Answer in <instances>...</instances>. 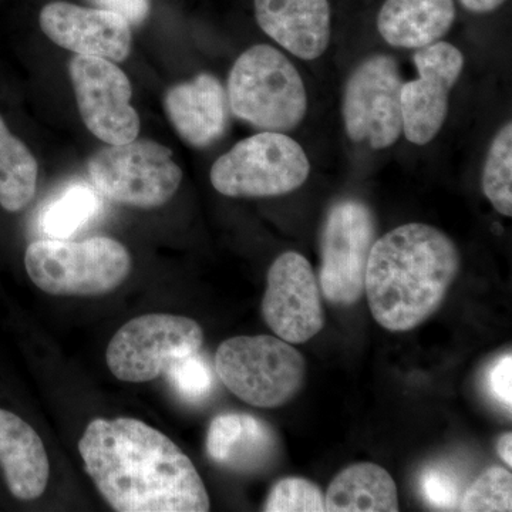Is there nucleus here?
I'll list each match as a JSON object with an SVG mask.
<instances>
[{
	"mask_svg": "<svg viewBox=\"0 0 512 512\" xmlns=\"http://www.w3.org/2000/svg\"><path fill=\"white\" fill-rule=\"evenodd\" d=\"M79 451L87 474L116 511H210L207 488L190 458L143 421L94 419Z\"/></svg>",
	"mask_w": 512,
	"mask_h": 512,
	"instance_id": "f257e3e1",
	"label": "nucleus"
},
{
	"mask_svg": "<svg viewBox=\"0 0 512 512\" xmlns=\"http://www.w3.org/2000/svg\"><path fill=\"white\" fill-rule=\"evenodd\" d=\"M461 268L453 239L431 225H400L376 239L367 261L365 293L382 328L407 332L446 299Z\"/></svg>",
	"mask_w": 512,
	"mask_h": 512,
	"instance_id": "f03ea898",
	"label": "nucleus"
},
{
	"mask_svg": "<svg viewBox=\"0 0 512 512\" xmlns=\"http://www.w3.org/2000/svg\"><path fill=\"white\" fill-rule=\"evenodd\" d=\"M227 96L234 116L262 131H291L308 111L301 74L269 45L249 47L238 57L229 72Z\"/></svg>",
	"mask_w": 512,
	"mask_h": 512,
	"instance_id": "7ed1b4c3",
	"label": "nucleus"
},
{
	"mask_svg": "<svg viewBox=\"0 0 512 512\" xmlns=\"http://www.w3.org/2000/svg\"><path fill=\"white\" fill-rule=\"evenodd\" d=\"M33 284L55 296H99L119 288L131 271V256L116 239L82 242L40 239L25 254Z\"/></svg>",
	"mask_w": 512,
	"mask_h": 512,
	"instance_id": "20e7f679",
	"label": "nucleus"
},
{
	"mask_svg": "<svg viewBox=\"0 0 512 512\" xmlns=\"http://www.w3.org/2000/svg\"><path fill=\"white\" fill-rule=\"evenodd\" d=\"M215 370L229 392L264 409L296 396L305 379V360L291 343L275 336H237L221 343Z\"/></svg>",
	"mask_w": 512,
	"mask_h": 512,
	"instance_id": "39448f33",
	"label": "nucleus"
},
{
	"mask_svg": "<svg viewBox=\"0 0 512 512\" xmlns=\"http://www.w3.org/2000/svg\"><path fill=\"white\" fill-rule=\"evenodd\" d=\"M311 163L301 144L276 131H261L235 144L212 165V187L225 197L269 198L301 188Z\"/></svg>",
	"mask_w": 512,
	"mask_h": 512,
	"instance_id": "423d86ee",
	"label": "nucleus"
},
{
	"mask_svg": "<svg viewBox=\"0 0 512 512\" xmlns=\"http://www.w3.org/2000/svg\"><path fill=\"white\" fill-rule=\"evenodd\" d=\"M87 168L100 195L143 210L167 204L183 181L173 151L151 140L109 144L90 158Z\"/></svg>",
	"mask_w": 512,
	"mask_h": 512,
	"instance_id": "0eeeda50",
	"label": "nucleus"
},
{
	"mask_svg": "<svg viewBox=\"0 0 512 512\" xmlns=\"http://www.w3.org/2000/svg\"><path fill=\"white\" fill-rule=\"evenodd\" d=\"M202 342L204 332L195 320L148 313L117 330L107 348V366L121 382H151L175 360L200 352Z\"/></svg>",
	"mask_w": 512,
	"mask_h": 512,
	"instance_id": "6e6552de",
	"label": "nucleus"
},
{
	"mask_svg": "<svg viewBox=\"0 0 512 512\" xmlns=\"http://www.w3.org/2000/svg\"><path fill=\"white\" fill-rule=\"evenodd\" d=\"M399 64L389 55L367 57L350 74L343 93L346 134L373 150L392 147L402 136Z\"/></svg>",
	"mask_w": 512,
	"mask_h": 512,
	"instance_id": "1a4fd4ad",
	"label": "nucleus"
},
{
	"mask_svg": "<svg viewBox=\"0 0 512 512\" xmlns=\"http://www.w3.org/2000/svg\"><path fill=\"white\" fill-rule=\"evenodd\" d=\"M375 241V218L367 205L356 200L333 205L323 228L319 272L320 291L329 302L350 306L362 298Z\"/></svg>",
	"mask_w": 512,
	"mask_h": 512,
	"instance_id": "9d476101",
	"label": "nucleus"
},
{
	"mask_svg": "<svg viewBox=\"0 0 512 512\" xmlns=\"http://www.w3.org/2000/svg\"><path fill=\"white\" fill-rule=\"evenodd\" d=\"M77 107L90 133L110 146L136 140L140 117L131 106V83L123 70L101 57L76 55L69 63Z\"/></svg>",
	"mask_w": 512,
	"mask_h": 512,
	"instance_id": "9b49d317",
	"label": "nucleus"
},
{
	"mask_svg": "<svg viewBox=\"0 0 512 512\" xmlns=\"http://www.w3.org/2000/svg\"><path fill=\"white\" fill-rule=\"evenodd\" d=\"M262 315L278 338L302 345L325 326L322 291L312 265L295 251L275 259L266 276Z\"/></svg>",
	"mask_w": 512,
	"mask_h": 512,
	"instance_id": "f8f14e48",
	"label": "nucleus"
},
{
	"mask_svg": "<svg viewBox=\"0 0 512 512\" xmlns=\"http://www.w3.org/2000/svg\"><path fill=\"white\" fill-rule=\"evenodd\" d=\"M419 77L402 84V133L416 146H426L440 133L448 116L450 93L464 69V55L448 42L416 50Z\"/></svg>",
	"mask_w": 512,
	"mask_h": 512,
	"instance_id": "ddd939ff",
	"label": "nucleus"
},
{
	"mask_svg": "<svg viewBox=\"0 0 512 512\" xmlns=\"http://www.w3.org/2000/svg\"><path fill=\"white\" fill-rule=\"evenodd\" d=\"M43 33L76 55L124 62L131 50V25L117 13L67 2L47 3L39 16Z\"/></svg>",
	"mask_w": 512,
	"mask_h": 512,
	"instance_id": "4468645a",
	"label": "nucleus"
},
{
	"mask_svg": "<svg viewBox=\"0 0 512 512\" xmlns=\"http://www.w3.org/2000/svg\"><path fill=\"white\" fill-rule=\"evenodd\" d=\"M259 28L298 59H319L332 35L328 0H254Z\"/></svg>",
	"mask_w": 512,
	"mask_h": 512,
	"instance_id": "2eb2a0df",
	"label": "nucleus"
},
{
	"mask_svg": "<svg viewBox=\"0 0 512 512\" xmlns=\"http://www.w3.org/2000/svg\"><path fill=\"white\" fill-rule=\"evenodd\" d=\"M164 109L178 136L192 147L211 146L227 130L228 96L214 74L200 73L170 87Z\"/></svg>",
	"mask_w": 512,
	"mask_h": 512,
	"instance_id": "dca6fc26",
	"label": "nucleus"
},
{
	"mask_svg": "<svg viewBox=\"0 0 512 512\" xmlns=\"http://www.w3.org/2000/svg\"><path fill=\"white\" fill-rule=\"evenodd\" d=\"M278 439L266 421L245 413H224L211 421L207 454L214 463L237 471L255 473L274 460Z\"/></svg>",
	"mask_w": 512,
	"mask_h": 512,
	"instance_id": "f3484780",
	"label": "nucleus"
},
{
	"mask_svg": "<svg viewBox=\"0 0 512 512\" xmlns=\"http://www.w3.org/2000/svg\"><path fill=\"white\" fill-rule=\"evenodd\" d=\"M0 466L18 500H36L46 491L49 457L39 434L15 413L0 409Z\"/></svg>",
	"mask_w": 512,
	"mask_h": 512,
	"instance_id": "a211bd4d",
	"label": "nucleus"
},
{
	"mask_svg": "<svg viewBox=\"0 0 512 512\" xmlns=\"http://www.w3.org/2000/svg\"><path fill=\"white\" fill-rule=\"evenodd\" d=\"M454 20V0H386L377 15V30L387 45L419 50L440 42Z\"/></svg>",
	"mask_w": 512,
	"mask_h": 512,
	"instance_id": "6ab92c4d",
	"label": "nucleus"
},
{
	"mask_svg": "<svg viewBox=\"0 0 512 512\" xmlns=\"http://www.w3.org/2000/svg\"><path fill=\"white\" fill-rule=\"evenodd\" d=\"M325 511H399L396 483L392 476L377 464H353L330 483L325 495Z\"/></svg>",
	"mask_w": 512,
	"mask_h": 512,
	"instance_id": "aec40b11",
	"label": "nucleus"
},
{
	"mask_svg": "<svg viewBox=\"0 0 512 512\" xmlns=\"http://www.w3.org/2000/svg\"><path fill=\"white\" fill-rule=\"evenodd\" d=\"M37 173L36 158L0 117V207L8 212L25 210L36 194Z\"/></svg>",
	"mask_w": 512,
	"mask_h": 512,
	"instance_id": "412c9836",
	"label": "nucleus"
},
{
	"mask_svg": "<svg viewBox=\"0 0 512 512\" xmlns=\"http://www.w3.org/2000/svg\"><path fill=\"white\" fill-rule=\"evenodd\" d=\"M100 192L87 184H74L50 202L40 215V229L52 239H69L99 215Z\"/></svg>",
	"mask_w": 512,
	"mask_h": 512,
	"instance_id": "4be33fe9",
	"label": "nucleus"
},
{
	"mask_svg": "<svg viewBox=\"0 0 512 512\" xmlns=\"http://www.w3.org/2000/svg\"><path fill=\"white\" fill-rule=\"evenodd\" d=\"M483 191L498 214L512 215V123L494 137L483 170Z\"/></svg>",
	"mask_w": 512,
	"mask_h": 512,
	"instance_id": "5701e85b",
	"label": "nucleus"
},
{
	"mask_svg": "<svg viewBox=\"0 0 512 512\" xmlns=\"http://www.w3.org/2000/svg\"><path fill=\"white\" fill-rule=\"evenodd\" d=\"M458 510L467 512L511 511V471L497 466L485 470L464 491Z\"/></svg>",
	"mask_w": 512,
	"mask_h": 512,
	"instance_id": "b1692460",
	"label": "nucleus"
},
{
	"mask_svg": "<svg viewBox=\"0 0 512 512\" xmlns=\"http://www.w3.org/2000/svg\"><path fill=\"white\" fill-rule=\"evenodd\" d=\"M165 375L175 393L188 403H200L207 399L214 387V373L200 352L175 360Z\"/></svg>",
	"mask_w": 512,
	"mask_h": 512,
	"instance_id": "393cba45",
	"label": "nucleus"
},
{
	"mask_svg": "<svg viewBox=\"0 0 512 512\" xmlns=\"http://www.w3.org/2000/svg\"><path fill=\"white\" fill-rule=\"evenodd\" d=\"M264 511L322 512L325 511V495L318 485L305 478H284L272 487Z\"/></svg>",
	"mask_w": 512,
	"mask_h": 512,
	"instance_id": "a878e982",
	"label": "nucleus"
},
{
	"mask_svg": "<svg viewBox=\"0 0 512 512\" xmlns=\"http://www.w3.org/2000/svg\"><path fill=\"white\" fill-rule=\"evenodd\" d=\"M420 488L427 504L443 511L458 510L464 493L457 477L440 467L427 468L421 474Z\"/></svg>",
	"mask_w": 512,
	"mask_h": 512,
	"instance_id": "bb28decb",
	"label": "nucleus"
},
{
	"mask_svg": "<svg viewBox=\"0 0 512 512\" xmlns=\"http://www.w3.org/2000/svg\"><path fill=\"white\" fill-rule=\"evenodd\" d=\"M488 387L495 400L511 413L512 409V356H501L488 373Z\"/></svg>",
	"mask_w": 512,
	"mask_h": 512,
	"instance_id": "cd10ccee",
	"label": "nucleus"
},
{
	"mask_svg": "<svg viewBox=\"0 0 512 512\" xmlns=\"http://www.w3.org/2000/svg\"><path fill=\"white\" fill-rule=\"evenodd\" d=\"M99 9L123 16L130 25L146 22L151 12V0H92Z\"/></svg>",
	"mask_w": 512,
	"mask_h": 512,
	"instance_id": "c85d7f7f",
	"label": "nucleus"
},
{
	"mask_svg": "<svg viewBox=\"0 0 512 512\" xmlns=\"http://www.w3.org/2000/svg\"><path fill=\"white\" fill-rule=\"evenodd\" d=\"M460 3L468 12L490 13L503 6L505 0H460Z\"/></svg>",
	"mask_w": 512,
	"mask_h": 512,
	"instance_id": "c756f323",
	"label": "nucleus"
},
{
	"mask_svg": "<svg viewBox=\"0 0 512 512\" xmlns=\"http://www.w3.org/2000/svg\"><path fill=\"white\" fill-rule=\"evenodd\" d=\"M497 453L498 456L503 458L504 463L507 464L508 467L512 466V434L510 431L503 434V436L498 439Z\"/></svg>",
	"mask_w": 512,
	"mask_h": 512,
	"instance_id": "7c9ffc66",
	"label": "nucleus"
}]
</instances>
